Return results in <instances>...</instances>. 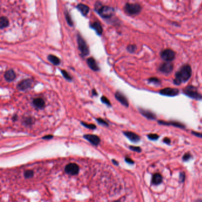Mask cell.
Here are the masks:
<instances>
[{"label": "cell", "instance_id": "603a6c76", "mask_svg": "<svg viewBox=\"0 0 202 202\" xmlns=\"http://www.w3.org/2000/svg\"><path fill=\"white\" fill-rule=\"evenodd\" d=\"M158 123H159L160 124L162 125H172L174 126L178 127H180V128H184V126L178 122H164V121H159Z\"/></svg>", "mask_w": 202, "mask_h": 202}, {"label": "cell", "instance_id": "52a82bcc", "mask_svg": "<svg viewBox=\"0 0 202 202\" xmlns=\"http://www.w3.org/2000/svg\"><path fill=\"white\" fill-rule=\"evenodd\" d=\"M176 56V53L174 51L171 49H165L161 52V57L162 59H164L166 62H171L174 59Z\"/></svg>", "mask_w": 202, "mask_h": 202}, {"label": "cell", "instance_id": "7c38bea8", "mask_svg": "<svg viewBox=\"0 0 202 202\" xmlns=\"http://www.w3.org/2000/svg\"><path fill=\"white\" fill-rule=\"evenodd\" d=\"M87 63L89 67V68L93 70V71H99L100 70V68L99 67L98 64L97 63L95 59L93 57H90L87 59Z\"/></svg>", "mask_w": 202, "mask_h": 202}, {"label": "cell", "instance_id": "d6a6232c", "mask_svg": "<svg viewBox=\"0 0 202 202\" xmlns=\"http://www.w3.org/2000/svg\"><path fill=\"white\" fill-rule=\"evenodd\" d=\"M148 137L149 139H150L151 140H152V141H155L156 139H158L159 136L158 135L156 134H150L148 135Z\"/></svg>", "mask_w": 202, "mask_h": 202}, {"label": "cell", "instance_id": "9a60e30c", "mask_svg": "<svg viewBox=\"0 0 202 202\" xmlns=\"http://www.w3.org/2000/svg\"><path fill=\"white\" fill-rule=\"evenodd\" d=\"M4 78L8 82H12L16 78V74L13 69L7 70L4 74Z\"/></svg>", "mask_w": 202, "mask_h": 202}, {"label": "cell", "instance_id": "ab89813d", "mask_svg": "<svg viewBox=\"0 0 202 202\" xmlns=\"http://www.w3.org/2000/svg\"><path fill=\"white\" fill-rule=\"evenodd\" d=\"M193 133L196 136H198V137H200V138H202V133H198V132H193Z\"/></svg>", "mask_w": 202, "mask_h": 202}, {"label": "cell", "instance_id": "8992f818", "mask_svg": "<svg viewBox=\"0 0 202 202\" xmlns=\"http://www.w3.org/2000/svg\"><path fill=\"white\" fill-rule=\"evenodd\" d=\"M33 84V80L32 79H25L20 81L17 85V88L19 91H25L30 88Z\"/></svg>", "mask_w": 202, "mask_h": 202}, {"label": "cell", "instance_id": "60d3db41", "mask_svg": "<svg viewBox=\"0 0 202 202\" xmlns=\"http://www.w3.org/2000/svg\"><path fill=\"white\" fill-rule=\"evenodd\" d=\"M92 94H93V96H98V93H97V91H96V90L95 89H93L92 90Z\"/></svg>", "mask_w": 202, "mask_h": 202}, {"label": "cell", "instance_id": "74e56055", "mask_svg": "<svg viewBox=\"0 0 202 202\" xmlns=\"http://www.w3.org/2000/svg\"><path fill=\"white\" fill-rule=\"evenodd\" d=\"M53 136L52 135H46V136L43 137L42 138H43V139H51L52 138H53Z\"/></svg>", "mask_w": 202, "mask_h": 202}, {"label": "cell", "instance_id": "9c48e42d", "mask_svg": "<svg viewBox=\"0 0 202 202\" xmlns=\"http://www.w3.org/2000/svg\"><path fill=\"white\" fill-rule=\"evenodd\" d=\"M179 93V90L177 88H165L160 91V94L163 96L173 97L176 96Z\"/></svg>", "mask_w": 202, "mask_h": 202}, {"label": "cell", "instance_id": "d6986e66", "mask_svg": "<svg viewBox=\"0 0 202 202\" xmlns=\"http://www.w3.org/2000/svg\"><path fill=\"white\" fill-rule=\"evenodd\" d=\"M139 111L143 116H144L145 117L149 119H155L156 118L155 114H153L149 110H147L143 108H139Z\"/></svg>", "mask_w": 202, "mask_h": 202}, {"label": "cell", "instance_id": "ac0fdd59", "mask_svg": "<svg viewBox=\"0 0 202 202\" xmlns=\"http://www.w3.org/2000/svg\"><path fill=\"white\" fill-rule=\"evenodd\" d=\"M123 133L130 141H131L133 142H138L140 140V137L137 134L132 132L126 131L124 132Z\"/></svg>", "mask_w": 202, "mask_h": 202}, {"label": "cell", "instance_id": "e0dca14e", "mask_svg": "<svg viewBox=\"0 0 202 202\" xmlns=\"http://www.w3.org/2000/svg\"><path fill=\"white\" fill-rule=\"evenodd\" d=\"M90 27L92 29L94 30L98 35L101 36L102 34L103 30H102V27L101 23L99 21H96V22H94L93 23H91L90 25Z\"/></svg>", "mask_w": 202, "mask_h": 202}, {"label": "cell", "instance_id": "1f68e13d", "mask_svg": "<svg viewBox=\"0 0 202 202\" xmlns=\"http://www.w3.org/2000/svg\"><path fill=\"white\" fill-rule=\"evenodd\" d=\"M149 82L155 84H158L160 83V80L156 78H151L150 79H149Z\"/></svg>", "mask_w": 202, "mask_h": 202}, {"label": "cell", "instance_id": "8fae6325", "mask_svg": "<svg viewBox=\"0 0 202 202\" xmlns=\"http://www.w3.org/2000/svg\"><path fill=\"white\" fill-rule=\"evenodd\" d=\"M174 68V65L171 62H166L162 64L159 67V71L164 73H170L172 72Z\"/></svg>", "mask_w": 202, "mask_h": 202}, {"label": "cell", "instance_id": "484cf974", "mask_svg": "<svg viewBox=\"0 0 202 202\" xmlns=\"http://www.w3.org/2000/svg\"><path fill=\"white\" fill-rule=\"evenodd\" d=\"M101 101L103 104H106L107 106L111 107V104L110 102V100L104 96H102L101 97Z\"/></svg>", "mask_w": 202, "mask_h": 202}, {"label": "cell", "instance_id": "7402d4cb", "mask_svg": "<svg viewBox=\"0 0 202 202\" xmlns=\"http://www.w3.org/2000/svg\"><path fill=\"white\" fill-rule=\"evenodd\" d=\"M9 25V20L7 17L2 16L0 18V28L4 29Z\"/></svg>", "mask_w": 202, "mask_h": 202}, {"label": "cell", "instance_id": "44dd1931", "mask_svg": "<svg viewBox=\"0 0 202 202\" xmlns=\"http://www.w3.org/2000/svg\"><path fill=\"white\" fill-rule=\"evenodd\" d=\"M162 181V177L159 173L155 174L152 178V182L155 185H158L161 184Z\"/></svg>", "mask_w": 202, "mask_h": 202}, {"label": "cell", "instance_id": "5b68a950", "mask_svg": "<svg viewBox=\"0 0 202 202\" xmlns=\"http://www.w3.org/2000/svg\"><path fill=\"white\" fill-rule=\"evenodd\" d=\"M184 93L187 96L196 100H201L202 98L201 94L199 93L197 88L192 85L186 87L184 90Z\"/></svg>", "mask_w": 202, "mask_h": 202}, {"label": "cell", "instance_id": "cb8c5ba5", "mask_svg": "<svg viewBox=\"0 0 202 202\" xmlns=\"http://www.w3.org/2000/svg\"><path fill=\"white\" fill-rule=\"evenodd\" d=\"M64 14H65V19H66V21L68 23V25L71 26V27H73L74 25V22L73 21V19L70 14V13H68V11L66 10L64 12Z\"/></svg>", "mask_w": 202, "mask_h": 202}, {"label": "cell", "instance_id": "3957f363", "mask_svg": "<svg viewBox=\"0 0 202 202\" xmlns=\"http://www.w3.org/2000/svg\"><path fill=\"white\" fill-rule=\"evenodd\" d=\"M76 40L78 49L80 51L81 56L82 57L88 56L90 53V49L86 41L79 33H78L76 35Z\"/></svg>", "mask_w": 202, "mask_h": 202}, {"label": "cell", "instance_id": "b9f144b4", "mask_svg": "<svg viewBox=\"0 0 202 202\" xmlns=\"http://www.w3.org/2000/svg\"><path fill=\"white\" fill-rule=\"evenodd\" d=\"M113 163H114V164L115 165H118V162H116V161H114V160H113Z\"/></svg>", "mask_w": 202, "mask_h": 202}, {"label": "cell", "instance_id": "5bb4252c", "mask_svg": "<svg viewBox=\"0 0 202 202\" xmlns=\"http://www.w3.org/2000/svg\"><path fill=\"white\" fill-rule=\"evenodd\" d=\"M32 104L36 108L42 110L45 106V101L42 98L37 97L33 100Z\"/></svg>", "mask_w": 202, "mask_h": 202}, {"label": "cell", "instance_id": "8d00e7d4", "mask_svg": "<svg viewBox=\"0 0 202 202\" xmlns=\"http://www.w3.org/2000/svg\"><path fill=\"white\" fill-rule=\"evenodd\" d=\"M180 180H181V182H183L184 180V178H185V174H184V173H181L180 174Z\"/></svg>", "mask_w": 202, "mask_h": 202}, {"label": "cell", "instance_id": "30bf717a", "mask_svg": "<svg viewBox=\"0 0 202 202\" xmlns=\"http://www.w3.org/2000/svg\"><path fill=\"white\" fill-rule=\"evenodd\" d=\"M114 96H115V98L116 99V100L117 101H119L122 105H125L126 107H129L128 100H127L126 97L125 96V95L123 93H122L120 91H117L115 93Z\"/></svg>", "mask_w": 202, "mask_h": 202}, {"label": "cell", "instance_id": "f1b7e54d", "mask_svg": "<svg viewBox=\"0 0 202 202\" xmlns=\"http://www.w3.org/2000/svg\"><path fill=\"white\" fill-rule=\"evenodd\" d=\"M127 50L130 53H134L136 50V46L135 45H129L127 47Z\"/></svg>", "mask_w": 202, "mask_h": 202}, {"label": "cell", "instance_id": "ffe728a7", "mask_svg": "<svg viewBox=\"0 0 202 202\" xmlns=\"http://www.w3.org/2000/svg\"><path fill=\"white\" fill-rule=\"evenodd\" d=\"M47 59L48 60L52 63V64H53L54 65H59L61 64V59L57 57L55 55H49L47 57Z\"/></svg>", "mask_w": 202, "mask_h": 202}, {"label": "cell", "instance_id": "f35d334b", "mask_svg": "<svg viewBox=\"0 0 202 202\" xmlns=\"http://www.w3.org/2000/svg\"><path fill=\"white\" fill-rule=\"evenodd\" d=\"M163 141H164L165 143H166L167 144H169L170 143V142H171L170 139L169 138H164V140H163Z\"/></svg>", "mask_w": 202, "mask_h": 202}, {"label": "cell", "instance_id": "4316f807", "mask_svg": "<svg viewBox=\"0 0 202 202\" xmlns=\"http://www.w3.org/2000/svg\"><path fill=\"white\" fill-rule=\"evenodd\" d=\"M81 123L82 125H83L84 126L90 129H96V126L94 124H88L87 123H85L84 122H81Z\"/></svg>", "mask_w": 202, "mask_h": 202}, {"label": "cell", "instance_id": "6da1fadb", "mask_svg": "<svg viewBox=\"0 0 202 202\" xmlns=\"http://www.w3.org/2000/svg\"><path fill=\"white\" fill-rule=\"evenodd\" d=\"M192 68L189 65H183L179 71L176 74L174 83L177 85H180L182 82L188 81L192 76Z\"/></svg>", "mask_w": 202, "mask_h": 202}, {"label": "cell", "instance_id": "2e32d148", "mask_svg": "<svg viewBox=\"0 0 202 202\" xmlns=\"http://www.w3.org/2000/svg\"><path fill=\"white\" fill-rule=\"evenodd\" d=\"M76 8L84 16H86L90 11V7L84 4H82V3L78 4L76 5Z\"/></svg>", "mask_w": 202, "mask_h": 202}, {"label": "cell", "instance_id": "7a4b0ae2", "mask_svg": "<svg viewBox=\"0 0 202 202\" xmlns=\"http://www.w3.org/2000/svg\"><path fill=\"white\" fill-rule=\"evenodd\" d=\"M94 10L99 15L104 19H109L113 16L114 9L110 6L103 5L101 2H96L94 5Z\"/></svg>", "mask_w": 202, "mask_h": 202}, {"label": "cell", "instance_id": "4dcf8cb0", "mask_svg": "<svg viewBox=\"0 0 202 202\" xmlns=\"http://www.w3.org/2000/svg\"><path fill=\"white\" fill-rule=\"evenodd\" d=\"M33 176V172L31 170H27L25 172V178H30Z\"/></svg>", "mask_w": 202, "mask_h": 202}, {"label": "cell", "instance_id": "83f0119b", "mask_svg": "<svg viewBox=\"0 0 202 202\" xmlns=\"http://www.w3.org/2000/svg\"><path fill=\"white\" fill-rule=\"evenodd\" d=\"M24 123L26 125H30L33 123V119L31 117H27L24 119Z\"/></svg>", "mask_w": 202, "mask_h": 202}, {"label": "cell", "instance_id": "277c9868", "mask_svg": "<svg viewBox=\"0 0 202 202\" xmlns=\"http://www.w3.org/2000/svg\"><path fill=\"white\" fill-rule=\"evenodd\" d=\"M125 11L129 15H137L141 11V6L138 4L126 3L125 6Z\"/></svg>", "mask_w": 202, "mask_h": 202}, {"label": "cell", "instance_id": "d590c367", "mask_svg": "<svg viewBox=\"0 0 202 202\" xmlns=\"http://www.w3.org/2000/svg\"><path fill=\"white\" fill-rule=\"evenodd\" d=\"M125 161H126L127 163H129V164H132L134 163V162H133V161L132 160V159H130V158H127V157H126V158H125Z\"/></svg>", "mask_w": 202, "mask_h": 202}, {"label": "cell", "instance_id": "836d02e7", "mask_svg": "<svg viewBox=\"0 0 202 202\" xmlns=\"http://www.w3.org/2000/svg\"><path fill=\"white\" fill-rule=\"evenodd\" d=\"M192 158V155L190 154V153H186L184 156H183V159L184 161H189L190 158Z\"/></svg>", "mask_w": 202, "mask_h": 202}, {"label": "cell", "instance_id": "4fadbf2b", "mask_svg": "<svg viewBox=\"0 0 202 202\" xmlns=\"http://www.w3.org/2000/svg\"><path fill=\"white\" fill-rule=\"evenodd\" d=\"M84 138L86 139L88 141H89L91 144H92L94 145H98L100 142V138L95 135H91V134H87L84 135Z\"/></svg>", "mask_w": 202, "mask_h": 202}, {"label": "cell", "instance_id": "e575fe53", "mask_svg": "<svg viewBox=\"0 0 202 202\" xmlns=\"http://www.w3.org/2000/svg\"><path fill=\"white\" fill-rule=\"evenodd\" d=\"M130 149L133 151L137 152H140L141 151V149L139 147H133V146H130Z\"/></svg>", "mask_w": 202, "mask_h": 202}, {"label": "cell", "instance_id": "ba28073f", "mask_svg": "<svg viewBox=\"0 0 202 202\" xmlns=\"http://www.w3.org/2000/svg\"><path fill=\"white\" fill-rule=\"evenodd\" d=\"M65 172L71 176H75L79 171V166L75 163H70L68 164L65 169Z\"/></svg>", "mask_w": 202, "mask_h": 202}, {"label": "cell", "instance_id": "d4e9b609", "mask_svg": "<svg viewBox=\"0 0 202 202\" xmlns=\"http://www.w3.org/2000/svg\"><path fill=\"white\" fill-rule=\"evenodd\" d=\"M61 72L63 76L68 81H73V77L70 76V74L65 70H61Z\"/></svg>", "mask_w": 202, "mask_h": 202}, {"label": "cell", "instance_id": "f546056e", "mask_svg": "<svg viewBox=\"0 0 202 202\" xmlns=\"http://www.w3.org/2000/svg\"><path fill=\"white\" fill-rule=\"evenodd\" d=\"M96 120L99 124H100L101 125H103V126H108V123L105 120H104V119H102L101 118H97Z\"/></svg>", "mask_w": 202, "mask_h": 202}]
</instances>
